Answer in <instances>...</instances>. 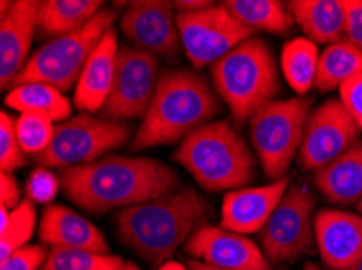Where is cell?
<instances>
[{
	"mask_svg": "<svg viewBox=\"0 0 362 270\" xmlns=\"http://www.w3.org/2000/svg\"><path fill=\"white\" fill-rule=\"evenodd\" d=\"M175 170L158 159L109 156L100 161L62 170L60 186L65 196L90 214L150 202L179 190Z\"/></svg>",
	"mask_w": 362,
	"mask_h": 270,
	"instance_id": "obj_1",
	"label": "cell"
},
{
	"mask_svg": "<svg viewBox=\"0 0 362 270\" xmlns=\"http://www.w3.org/2000/svg\"><path fill=\"white\" fill-rule=\"evenodd\" d=\"M213 219V207L194 188H179L150 202L122 209L116 216L119 240L136 256L161 267L190 236Z\"/></svg>",
	"mask_w": 362,
	"mask_h": 270,
	"instance_id": "obj_2",
	"label": "cell"
},
{
	"mask_svg": "<svg viewBox=\"0 0 362 270\" xmlns=\"http://www.w3.org/2000/svg\"><path fill=\"white\" fill-rule=\"evenodd\" d=\"M219 112L221 101L202 75L187 68L164 70L130 149L180 145L194 131L215 122Z\"/></svg>",
	"mask_w": 362,
	"mask_h": 270,
	"instance_id": "obj_3",
	"label": "cell"
},
{
	"mask_svg": "<svg viewBox=\"0 0 362 270\" xmlns=\"http://www.w3.org/2000/svg\"><path fill=\"white\" fill-rule=\"evenodd\" d=\"M171 157L206 191L247 188L255 180L252 149L228 120H215L194 131Z\"/></svg>",
	"mask_w": 362,
	"mask_h": 270,
	"instance_id": "obj_4",
	"label": "cell"
},
{
	"mask_svg": "<svg viewBox=\"0 0 362 270\" xmlns=\"http://www.w3.org/2000/svg\"><path fill=\"white\" fill-rule=\"evenodd\" d=\"M218 97L226 104L234 122L244 123L281 91L272 47L262 37H250L211 65Z\"/></svg>",
	"mask_w": 362,
	"mask_h": 270,
	"instance_id": "obj_5",
	"label": "cell"
},
{
	"mask_svg": "<svg viewBox=\"0 0 362 270\" xmlns=\"http://www.w3.org/2000/svg\"><path fill=\"white\" fill-rule=\"evenodd\" d=\"M312 104L307 96L276 99L249 120L252 147L272 181L286 178L291 164L299 156Z\"/></svg>",
	"mask_w": 362,
	"mask_h": 270,
	"instance_id": "obj_6",
	"label": "cell"
},
{
	"mask_svg": "<svg viewBox=\"0 0 362 270\" xmlns=\"http://www.w3.org/2000/svg\"><path fill=\"white\" fill-rule=\"evenodd\" d=\"M116 20L117 13L112 8L103 7L83 30L46 42L33 52L13 87L36 81L57 87L64 94L75 90L88 59Z\"/></svg>",
	"mask_w": 362,
	"mask_h": 270,
	"instance_id": "obj_7",
	"label": "cell"
},
{
	"mask_svg": "<svg viewBox=\"0 0 362 270\" xmlns=\"http://www.w3.org/2000/svg\"><path fill=\"white\" fill-rule=\"evenodd\" d=\"M130 123L80 113L56 125L54 140L36 162L44 168H72L93 164L127 145Z\"/></svg>",
	"mask_w": 362,
	"mask_h": 270,
	"instance_id": "obj_8",
	"label": "cell"
},
{
	"mask_svg": "<svg viewBox=\"0 0 362 270\" xmlns=\"http://www.w3.org/2000/svg\"><path fill=\"white\" fill-rule=\"evenodd\" d=\"M315 196L305 185L289 186L265 227L260 231L262 251L268 261H298L315 250Z\"/></svg>",
	"mask_w": 362,
	"mask_h": 270,
	"instance_id": "obj_9",
	"label": "cell"
},
{
	"mask_svg": "<svg viewBox=\"0 0 362 270\" xmlns=\"http://www.w3.org/2000/svg\"><path fill=\"white\" fill-rule=\"evenodd\" d=\"M177 27L184 52L195 70L213 65L255 36V31L240 23L223 4L200 12L177 13Z\"/></svg>",
	"mask_w": 362,
	"mask_h": 270,
	"instance_id": "obj_10",
	"label": "cell"
},
{
	"mask_svg": "<svg viewBox=\"0 0 362 270\" xmlns=\"http://www.w3.org/2000/svg\"><path fill=\"white\" fill-rule=\"evenodd\" d=\"M160 75L156 55L134 46H120L114 85L101 117L116 122L144 118L155 96Z\"/></svg>",
	"mask_w": 362,
	"mask_h": 270,
	"instance_id": "obj_11",
	"label": "cell"
},
{
	"mask_svg": "<svg viewBox=\"0 0 362 270\" xmlns=\"http://www.w3.org/2000/svg\"><path fill=\"white\" fill-rule=\"evenodd\" d=\"M359 128L339 99H328L307 118L298 164L317 172L358 145Z\"/></svg>",
	"mask_w": 362,
	"mask_h": 270,
	"instance_id": "obj_12",
	"label": "cell"
},
{
	"mask_svg": "<svg viewBox=\"0 0 362 270\" xmlns=\"http://www.w3.org/2000/svg\"><path fill=\"white\" fill-rule=\"evenodd\" d=\"M127 5L120 16V31L134 47L171 60L177 57L182 42L174 2L135 0Z\"/></svg>",
	"mask_w": 362,
	"mask_h": 270,
	"instance_id": "obj_13",
	"label": "cell"
},
{
	"mask_svg": "<svg viewBox=\"0 0 362 270\" xmlns=\"http://www.w3.org/2000/svg\"><path fill=\"white\" fill-rule=\"evenodd\" d=\"M184 251L192 259L228 270H272L273 266L262 247L245 235L211 225L195 231Z\"/></svg>",
	"mask_w": 362,
	"mask_h": 270,
	"instance_id": "obj_14",
	"label": "cell"
},
{
	"mask_svg": "<svg viewBox=\"0 0 362 270\" xmlns=\"http://www.w3.org/2000/svg\"><path fill=\"white\" fill-rule=\"evenodd\" d=\"M291 186V176L265 186L228 191L221 206V228L240 235L260 233Z\"/></svg>",
	"mask_w": 362,
	"mask_h": 270,
	"instance_id": "obj_15",
	"label": "cell"
},
{
	"mask_svg": "<svg viewBox=\"0 0 362 270\" xmlns=\"http://www.w3.org/2000/svg\"><path fill=\"white\" fill-rule=\"evenodd\" d=\"M37 0H16L0 18V86L12 90L30 60V49L37 30Z\"/></svg>",
	"mask_w": 362,
	"mask_h": 270,
	"instance_id": "obj_16",
	"label": "cell"
},
{
	"mask_svg": "<svg viewBox=\"0 0 362 270\" xmlns=\"http://www.w3.org/2000/svg\"><path fill=\"white\" fill-rule=\"evenodd\" d=\"M315 245L323 264L332 270H348L362 257V216L322 209L315 214Z\"/></svg>",
	"mask_w": 362,
	"mask_h": 270,
	"instance_id": "obj_17",
	"label": "cell"
},
{
	"mask_svg": "<svg viewBox=\"0 0 362 270\" xmlns=\"http://www.w3.org/2000/svg\"><path fill=\"white\" fill-rule=\"evenodd\" d=\"M117 31L109 30L90 55L74 91V106L81 113L101 112L111 94L119 55Z\"/></svg>",
	"mask_w": 362,
	"mask_h": 270,
	"instance_id": "obj_18",
	"label": "cell"
},
{
	"mask_svg": "<svg viewBox=\"0 0 362 270\" xmlns=\"http://www.w3.org/2000/svg\"><path fill=\"white\" fill-rule=\"evenodd\" d=\"M40 240L51 247H76L111 254L103 231L81 214L62 204L44 209L40 222Z\"/></svg>",
	"mask_w": 362,
	"mask_h": 270,
	"instance_id": "obj_19",
	"label": "cell"
},
{
	"mask_svg": "<svg viewBox=\"0 0 362 270\" xmlns=\"http://www.w3.org/2000/svg\"><path fill=\"white\" fill-rule=\"evenodd\" d=\"M304 37L315 44L346 41V12L343 0H291L286 4Z\"/></svg>",
	"mask_w": 362,
	"mask_h": 270,
	"instance_id": "obj_20",
	"label": "cell"
},
{
	"mask_svg": "<svg viewBox=\"0 0 362 270\" xmlns=\"http://www.w3.org/2000/svg\"><path fill=\"white\" fill-rule=\"evenodd\" d=\"M315 186L327 201L338 206H351L362 200V145H356L317 170Z\"/></svg>",
	"mask_w": 362,
	"mask_h": 270,
	"instance_id": "obj_21",
	"label": "cell"
},
{
	"mask_svg": "<svg viewBox=\"0 0 362 270\" xmlns=\"http://www.w3.org/2000/svg\"><path fill=\"white\" fill-rule=\"evenodd\" d=\"M101 5L100 0H44L37 12V27L52 39L72 35L90 23Z\"/></svg>",
	"mask_w": 362,
	"mask_h": 270,
	"instance_id": "obj_22",
	"label": "cell"
},
{
	"mask_svg": "<svg viewBox=\"0 0 362 270\" xmlns=\"http://www.w3.org/2000/svg\"><path fill=\"white\" fill-rule=\"evenodd\" d=\"M5 106L18 112H40L46 113L54 122L62 123L72 118V102L57 87L46 82H23L12 87L5 97Z\"/></svg>",
	"mask_w": 362,
	"mask_h": 270,
	"instance_id": "obj_23",
	"label": "cell"
},
{
	"mask_svg": "<svg viewBox=\"0 0 362 270\" xmlns=\"http://www.w3.org/2000/svg\"><path fill=\"white\" fill-rule=\"evenodd\" d=\"M320 52L315 42L307 37H294L283 46V76L298 96H307L315 86Z\"/></svg>",
	"mask_w": 362,
	"mask_h": 270,
	"instance_id": "obj_24",
	"label": "cell"
},
{
	"mask_svg": "<svg viewBox=\"0 0 362 270\" xmlns=\"http://www.w3.org/2000/svg\"><path fill=\"white\" fill-rule=\"evenodd\" d=\"M221 4L254 31L286 35L294 25L288 5L279 0H224Z\"/></svg>",
	"mask_w": 362,
	"mask_h": 270,
	"instance_id": "obj_25",
	"label": "cell"
},
{
	"mask_svg": "<svg viewBox=\"0 0 362 270\" xmlns=\"http://www.w3.org/2000/svg\"><path fill=\"white\" fill-rule=\"evenodd\" d=\"M359 75H362V52L359 49L346 41L332 44L320 54L314 87L319 92H330Z\"/></svg>",
	"mask_w": 362,
	"mask_h": 270,
	"instance_id": "obj_26",
	"label": "cell"
},
{
	"mask_svg": "<svg viewBox=\"0 0 362 270\" xmlns=\"http://www.w3.org/2000/svg\"><path fill=\"white\" fill-rule=\"evenodd\" d=\"M122 257L116 254L76 250V247H51L41 270H122Z\"/></svg>",
	"mask_w": 362,
	"mask_h": 270,
	"instance_id": "obj_27",
	"label": "cell"
},
{
	"mask_svg": "<svg viewBox=\"0 0 362 270\" xmlns=\"http://www.w3.org/2000/svg\"><path fill=\"white\" fill-rule=\"evenodd\" d=\"M56 122L46 113L23 112L16 118V136L26 156H41L51 146Z\"/></svg>",
	"mask_w": 362,
	"mask_h": 270,
	"instance_id": "obj_28",
	"label": "cell"
},
{
	"mask_svg": "<svg viewBox=\"0 0 362 270\" xmlns=\"http://www.w3.org/2000/svg\"><path fill=\"white\" fill-rule=\"evenodd\" d=\"M36 230V209L35 202L28 197L20 202L12 211L8 228L0 233V262L10 257L15 251L28 246Z\"/></svg>",
	"mask_w": 362,
	"mask_h": 270,
	"instance_id": "obj_29",
	"label": "cell"
},
{
	"mask_svg": "<svg viewBox=\"0 0 362 270\" xmlns=\"http://www.w3.org/2000/svg\"><path fill=\"white\" fill-rule=\"evenodd\" d=\"M28 164V157L20 146L16 136V118L7 110L0 113V168L4 173H12Z\"/></svg>",
	"mask_w": 362,
	"mask_h": 270,
	"instance_id": "obj_30",
	"label": "cell"
},
{
	"mask_svg": "<svg viewBox=\"0 0 362 270\" xmlns=\"http://www.w3.org/2000/svg\"><path fill=\"white\" fill-rule=\"evenodd\" d=\"M60 188V178L47 168H37L26 181V196L33 202H49L56 197Z\"/></svg>",
	"mask_w": 362,
	"mask_h": 270,
	"instance_id": "obj_31",
	"label": "cell"
},
{
	"mask_svg": "<svg viewBox=\"0 0 362 270\" xmlns=\"http://www.w3.org/2000/svg\"><path fill=\"white\" fill-rule=\"evenodd\" d=\"M46 245H28L0 262V270H37L49 256Z\"/></svg>",
	"mask_w": 362,
	"mask_h": 270,
	"instance_id": "obj_32",
	"label": "cell"
},
{
	"mask_svg": "<svg viewBox=\"0 0 362 270\" xmlns=\"http://www.w3.org/2000/svg\"><path fill=\"white\" fill-rule=\"evenodd\" d=\"M338 91L339 101L348 110L358 128L362 131V75L344 82Z\"/></svg>",
	"mask_w": 362,
	"mask_h": 270,
	"instance_id": "obj_33",
	"label": "cell"
},
{
	"mask_svg": "<svg viewBox=\"0 0 362 270\" xmlns=\"http://www.w3.org/2000/svg\"><path fill=\"white\" fill-rule=\"evenodd\" d=\"M346 12V42L362 52V0H343Z\"/></svg>",
	"mask_w": 362,
	"mask_h": 270,
	"instance_id": "obj_34",
	"label": "cell"
},
{
	"mask_svg": "<svg viewBox=\"0 0 362 270\" xmlns=\"http://www.w3.org/2000/svg\"><path fill=\"white\" fill-rule=\"evenodd\" d=\"M21 202V191L12 173H0V204L10 211L18 207Z\"/></svg>",
	"mask_w": 362,
	"mask_h": 270,
	"instance_id": "obj_35",
	"label": "cell"
},
{
	"mask_svg": "<svg viewBox=\"0 0 362 270\" xmlns=\"http://www.w3.org/2000/svg\"><path fill=\"white\" fill-rule=\"evenodd\" d=\"M216 2H210V0H175L174 7L177 10V13H192V12H200L203 8L211 7Z\"/></svg>",
	"mask_w": 362,
	"mask_h": 270,
	"instance_id": "obj_36",
	"label": "cell"
},
{
	"mask_svg": "<svg viewBox=\"0 0 362 270\" xmlns=\"http://www.w3.org/2000/svg\"><path fill=\"white\" fill-rule=\"evenodd\" d=\"M185 266L189 267V270H228V269L211 266V264H206L203 261H197V259H192V257L189 259L187 262H185Z\"/></svg>",
	"mask_w": 362,
	"mask_h": 270,
	"instance_id": "obj_37",
	"label": "cell"
},
{
	"mask_svg": "<svg viewBox=\"0 0 362 270\" xmlns=\"http://www.w3.org/2000/svg\"><path fill=\"white\" fill-rule=\"evenodd\" d=\"M10 219H12V211L0 204V233H4L8 228Z\"/></svg>",
	"mask_w": 362,
	"mask_h": 270,
	"instance_id": "obj_38",
	"label": "cell"
},
{
	"mask_svg": "<svg viewBox=\"0 0 362 270\" xmlns=\"http://www.w3.org/2000/svg\"><path fill=\"white\" fill-rule=\"evenodd\" d=\"M158 270H189V267L184 266V264H180V262L168 261L166 264H163V266Z\"/></svg>",
	"mask_w": 362,
	"mask_h": 270,
	"instance_id": "obj_39",
	"label": "cell"
},
{
	"mask_svg": "<svg viewBox=\"0 0 362 270\" xmlns=\"http://www.w3.org/2000/svg\"><path fill=\"white\" fill-rule=\"evenodd\" d=\"M304 270H323V269L317 266L315 262H305L304 264Z\"/></svg>",
	"mask_w": 362,
	"mask_h": 270,
	"instance_id": "obj_40",
	"label": "cell"
},
{
	"mask_svg": "<svg viewBox=\"0 0 362 270\" xmlns=\"http://www.w3.org/2000/svg\"><path fill=\"white\" fill-rule=\"evenodd\" d=\"M122 270H141L139 266H136L135 262H127L125 264V267Z\"/></svg>",
	"mask_w": 362,
	"mask_h": 270,
	"instance_id": "obj_41",
	"label": "cell"
},
{
	"mask_svg": "<svg viewBox=\"0 0 362 270\" xmlns=\"http://www.w3.org/2000/svg\"><path fill=\"white\" fill-rule=\"evenodd\" d=\"M348 270H362V257L359 259V261H358V262H356V264H354V266H353V267H351V269H348Z\"/></svg>",
	"mask_w": 362,
	"mask_h": 270,
	"instance_id": "obj_42",
	"label": "cell"
},
{
	"mask_svg": "<svg viewBox=\"0 0 362 270\" xmlns=\"http://www.w3.org/2000/svg\"><path fill=\"white\" fill-rule=\"evenodd\" d=\"M358 207H359V211H361V212H362V200H361V202H359V204H358Z\"/></svg>",
	"mask_w": 362,
	"mask_h": 270,
	"instance_id": "obj_43",
	"label": "cell"
},
{
	"mask_svg": "<svg viewBox=\"0 0 362 270\" xmlns=\"http://www.w3.org/2000/svg\"><path fill=\"white\" fill-rule=\"evenodd\" d=\"M279 270H288V269H279Z\"/></svg>",
	"mask_w": 362,
	"mask_h": 270,
	"instance_id": "obj_44",
	"label": "cell"
}]
</instances>
